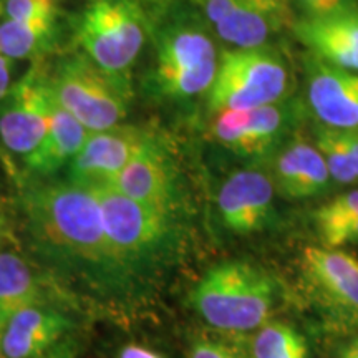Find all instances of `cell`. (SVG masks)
I'll return each instance as SVG.
<instances>
[{
  "label": "cell",
  "mask_w": 358,
  "mask_h": 358,
  "mask_svg": "<svg viewBox=\"0 0 358 358\" xmlns=\"http://www.w3.org/2000/svg\"><path fill=\"white\" fill-rule=\"evenodd\" d=\"M297 37L325 64L358 71V10L306 17L294 25Z\"/></svg>",
  "instance_id": "17"
},
{
  "label": "cell",
  "mask_w": 358,
  "mask_h": 358,
  "mask_svg": "<svg viewBox=\"0 0 358 358\" xmlns=\"http://www.w3.org/2000/svg\"><path fill=\"white\" fill-rule=\"evenodd\" d=\"M106 185L148 208L168 216L171 214L174 203L173 168L155 138Z\"/></svg>",
  "instance_id": "15"
},
{
  "label": "cell",
  "mask_w": 358,
  "mask_h": 358,
  "mask_svg": "<svg viewBox=\"0 0 358 358\" xmlns=\"http://www.w3.org/2000/svg\"><path fill=\"white\" fill-rule=\"evenodd\" d=\"M330 176L324 156L313 143L290 140L274 158V186L284 198L306 199L329 187Z\"/></svg>",
  "instance_id": "18"
},
{
  "label": "cell",
  "mask_w": 358,
  "mask_h": 358,
  "mask_svg": "<svg viewBox=\"0 0 358 358\" xmlns=\"http://www.w3.org/2000/svg\"><path fill=\"white\" fill-rule=\"evenodd\" d=\"M145 40V15L133 0H90L77 24V42L82 52L127 87V73Z\"/></svg>",
  "instance_id": "4"
},
{
  "label": "cell",
  "mask_w": 358,
  "mask_h": 358,
  "mask_svg": "<svg viewBox=\"0 0 358 358\" xmlns=\"http://www.w3.org/2000/svg\"><path fill=\"white\" fill-rule=\"evenodd\" d=\"M216 70V47L198 27L173 25L159 35L153 80L163 96H198L211 88Z\"/></svg>",
  "instance_id": "6"
},
{
  "label": "cell",
  "mask_w": 358,
  "mask_h": 358,
  "mask_svg": "<svg viewBox=\"0 0 358 358\" xmlns=\"http://www.w3.org/2000/svg\"><path fill=\"white\" fill-rule=\"evenodd\" d=\"M189 358H252L243 347L222 338H198L189 348Z\"/></svg>",
  "instance_id": "26"
},
{
  "label": "cell",
  "mask_w": 358,
  "mask_h": 358,
  "mask_svg": "<svg viewBox=\"0 0 358 358\" xmlns=\"http://www.w3.org/2000/svg\"><path fill=\"white\" fill-rule=\"evenodd\" d=\"M289 90V69L279 53L264 45L234 47L217 58L216 77L208 90V105L214 113L257 108L282 101Z\"/></svg>",
  "instance_id": "3"
},
{
  "label": "cell",
  "mask_w": 358,
  "mask_h": 358,
  "mask_svg": "<svg viewBox=\"0 0 358 358\" xmlns=\"http://www.w3.org/2000/svg\"><path fill=\"white\" fill-rule=\"evenodd\" d=\"M345 131V140L348 151H350L353 168H355L357 178H358V129H343Z\"/></svg>",
  "instance_id": "30"
},
{
  "label": "cell",
  "mask_w": 358,
  "mask_h": 358,
  "mask_svg": "<svg viewBox=\"0 0 358 358\" xmlns=\"http://www.w3.org/2000/svg\"><path fill=\"white\" fill-rule=\"evenodd\" d=\"M307 294L332 325L358 330V259L342 249L308 245L299 261Z\"/></svg>",
  "instance_id": "7"
},
{
  "label": "cell",
  "mask_w": 358,
  "mask_h": 358,
  "mask_svg": "<svg viewBox=\"0 0 358 358\" xmlns=\"http://www.w3.org/2000/svg\"><path fill=\"white\" fill-rule=\"evenodd\" d=\"M24 213L35 243L50 256L101 272L122 268L92 187L70 181L37 186L25 194Z\"/></svg>",
  "instance_id": "1"
},
{
  "label": "cell",
  "mask_w": 358,
  "mask_h": 358,
  "mask_svg": "<svg viewBox=\"0 0 358 358\" xmlns=\"http://www.w3.org/2000/svg\"><path fill=\"white\" fill-rule=\"evenodd\" d=\"M92 189L100 203L103 226L120 266L140 261L159 248L168 234V214L128 198L110 185L92 186Z\"/></svg>",
  "instance_id": "8"
},
{
  "label": "cell",
  "mask_w": 358,
  "mask_h": 358,
  "mask_svg": "<svg viewBox=\"0 0 358 358\" xmlns=\"http://www.w3.org/2000/svg\"><path fill=\"white\" fill-rule=\"evenodd\" d=\"M0 358H2V352H0Z\"/></svg>",
  "instance_id": "34"
},
{
  "label": "cell",
  "mask_w": 358,
  "mask_h": 358,
  "mask_svg": "<svg viewBox=\"0 0 358 358\" xmlns=\"http://www.w3.org/2000/svg\"><path fill=\"white\" fill-rule=\"evenodd\" d=\"M48 78L37 70L8 90L0 110V140L10 153L27 159L42 146L48 129Z\"/></svg>",
  "instance_id": "10"
},
{
  "label": "cell",
  "mask_w": 358,
  "mask_h": 358,
  "mask_svg": "<svg viewBox=\"0 0 358 358\" xmlns=\"http://www.w3.org/2000/svg\"><path fill=\"white\" fill-rule=\"evenodd\" d=\"M252 358H308L307 338L294 325L268 320L250 342Z\"/></svg>",
  "instance_id": "23"
},
{
  "label": "cell",
  "mask_w": 358,
  "mask_h": 358,
  "mask_svg": "<svg viewBox=\"0 0 358 358\" xmlns=\"http://www.w3.org/2000/svg\"><path fill=\"white\" fill-rule=\"evenodd\" d=\"M57 34V19H7L0 24V52L10 60L42 55L52 47Z\"/></svg>",
  "instance_id": "22"
},
{
  "label": "cell",
  "mask_w": 358,
  "mask_h": 358,
  "mask_svg": "<svg viewBox=\"0 0 358 358\" xmlns=\"http://www.w3.org/2000/svg\"><path fill=\"white\" fill-rule=\"evenodd\" d=\"M322 245L340 249L358 241V189L343 192L313 213Z\"/></svg>",
  "instance_id": "21"
},
{
  "label": "cell",
  "mask_w": 358,
  "mask_h": 358,
  "mask_svg": "<svg viewBox=\"0 0 358 358\" xmlns=\"http://www.w3.org/2000/svg\"><path fill=\"white\" fill-rule=\"evenodd\" d=\"M289 127V108L279 101L249 110L219 111L213 122V136L236 155L262 158L279 146Z\"/></svg>",
  "instance_id": "12"
},
{
  "label": "cell",
  "mask_w": 358,
  "mask_h": 358,
  "mask_svg": "<svg viewBox=\"0 0 358 358\" xmlns=\"http://www.w3.org/2000/svg\"><path fill=\"white\" fill-rule=\"evenodd\" d=\"M3 231H6V224H3V219L0 217V248H2V241H3Z\"/></svg>",
  "instance_id": "33"
},
{
  "label": "cell",
  "mask_w": 358,
  "mask_h": 358,
  "mask_svg": "<svg viewBox=\"0 0 358 358\" xmlns=\"http://www.w3.org/2000/svg\"><path fill=\"white\" fill-rule=\"evenodd\" d=\"M307 100L322 124L338 129H358V71L319 60L308 71Z\"/></svg>",
  "instance_id": "14"
},
{
  "label": "cell",
  "mask_w": 358,
  "mask_h": 358,
  "mask_svg": "<svg viewBox=\"0 0 358 358\" xmlns=\"http://www.w3.org/2000/svg\"><path fill=\"white\" fill-rule=\"evenodd\" d=\"M153 140L146 131L116 124L90 133L82 150L69 163L66 181L82 186L106 185Z\"/></svg>",
  "instance_id": "11"
},
{
  "label": "cell",
  "mask_w": 358,
  "mask_h": 358,
  "mask_svg": "<svg viewBox=\"0 0 358 358\" xmlns=\"http://www.w3.org/2000/svg\"><path fill=\"white\" fill-rule=\"evenodd\" d=\"M274 181L257 169L232 173L217 194L224 227L239 236L262 231L274 213Z\"/></svg>",
  "instance_id": "13"
},
{
  "label": "cell",
  "mask_w": 358,
  "mask_h": 358,
  "mask_svg": "<svg viewBox=\"0 0 358 358\" xmlns=\"http://www.w3.org/2000/svg\"><path fill=\"white\" fill-rule=\"evenodd\" d=\"M6 15L12 20L57 19L58 3L57 0H7Z\"/></svg>",
  "instance_id": "25"
},
{
  "label": "cell",
  "mask_w": 358,
  "mask_h": 358,
  "mask_svg": "<svg viewBox=\"0 0 358 358\" xmlns=\"http://www.w3.org/2000/svg\"><path fill=\"white\" fill-rule=\"evenodd\" d=\"M42 358H70V357H69V352H66V350H60V352L53 353V355H45Z\"/></svg>",
  "instance_id": "32"
},
{
  "label": "cell",
  "mask_w": 358,
  "mask_h": 358,
  "mask_svg": "<svg viewBox=\"0 0 358 358\" xmlns=\"http://www.w3.org/2000/svg\"><path fill=\"white\" fill-rule=\"evenodd\" d=\"M118 358H164V357L159 355L158 352L151 350V348L131 343V345H127L122 348Z\"/></svg>",
  "instance_id": "28"
},
{
  "label": "cell",
  "mask_w": 358,
  "mask_h": 358,
  "mask_svg": "<svg viewBox=\"0 0 358 358\" xmlns=\"http://www.w3.org/2000/svg\"><path fill=\"white\" fill-rule=\"evenodd\" d=\"M40 299L32 267L15 252H0V334L8 319Z\"/></svg>",
  "instance_id": "20"
},
{
  "label": "cell",
  "mask_w": 358,
  "mask_h": 358,
  "mask_svg": "<svg viewBox=\"0 0 358 358\" xmlns=\"http://www.w3.org/2000/svg\"><path fill=\"white\" fill-rule=\"evenodd\" d=\"M48 83L58 103L92 133L116 127L128 113L129 88L85 53L62 58Z\"/></svg>",
  "instance_id": "5"
},
{
  "label": "cell",
  "mask_w": 358,
  "mask_h": 358,
  "mask_svg": "<svg viewBox=\"0 0 358 358\" xmlns=\"http://www.w3.org/2000/svg\"><path fill=\"white\" fill-rule=\"evenodd\" d=\"M313 145L324 156L334 181L340 182V185H352V182L358 181L343 129L320 124L313 131Z\"/></svg>",
  "instance_id": "24"
},
{
  "label": "cell",
  "mask_w": 358,
  "mask_h": 358,
  "mask_svg": "<svg viewBox=\"0 0 358 358\" xmlns=\"http://www.w3.org/2000/svg\"><path fill=\"white\" fill-rule=\"evenodd\" d=\"M90 133L92 131H88L69 110H65L58 103L50 88L47 136L42 146L30 158L25 159L27 168L40 176L58 171L82 150Z\"/></svg>",
  "instance_id": "19"
},
{
  "label": "cell",
  "mask_w": 358,
  "mask_h": 358,
  "mask_svg": "<svg viewBox=\"0 0 358 358\" xmlns=\"http://www.w3.org/2000/svg\"><path fill=\"white\" fill-rule=\"evenodd\" d=\"M64 313L42 303L20 308L0 334L2 358H42L69 330Z\"/></svg>",
  "instance_id": "16"
},
{
  "label": "cell",
  "mask_w": 358,
  "mask_h": 358,
  "mask_svg": "<svg viewBox=\"0 0 358 358\" xmlns=\"http://www.w3.org/2000/svg\"><path fill=\"white\" fill-rule=\"evenodd\" d=\"M232 47H261L272 35L294 27L290 0H196Z\"/></svg>",
  "instance_id": "9"
},
{
  "label": "cell",
  "mask_w": 358,
  "mask_h": 358,
  "mask_svg": "<svg viewBox=\"0 0 358 358\" xmlns=\"http://www.w3.org/2000/svg\"><path fill=\"white\" fill-rule=\"evenodd\" d=\"M10 90V58L0 52V101Z\"/></svg>",
  "instance_id": "29"
},
{
  "label": "cell",
  "mask_w": 358,
  "mask_h": 358,
  "mask_svg": "<svg viewBox=\"0 0 358 358\" xmlns=\"http://www.w3.org/2000/svg\"><path fill=\"white\" fill-rule=\"evenodd\" d=\"M337 358H358V335L340 348Z\"/></svg>",
  "instance_id": "31"
},
{
  "label": "cell",
  "mask_w": 358,
  "mask_h": 358,
  "mask_svg": "<svg viewBox=\"0 0 358 358\" xmlns=\"http://www.w3.org/2000/svg\"><path fill=\"white\" fill-rule=\"evenodd\" d=\"M307 17L332 15L353 8L352 0H295Z\"/></svg>",
  "instance_id": "27"
},
{
  "label": "cell",
  "mask_w": 358,
  "mask_h": 358,
  "mask_svg": "<svg viewBox=\"0 0 358 358\" xmlns=\"http://www.w3.org/2000/svg\"><path fill=\"white\" fill-rule=\"evenodd\" d=\"M275 284L261 267L227 261L209 268L191 292V303L201 319L226 334L257 330L272 319Z\"/></svg>",
  "instance_id": "2"
}]
</instances>
